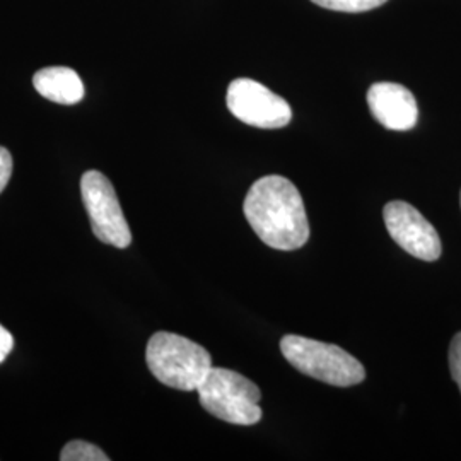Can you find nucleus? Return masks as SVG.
Instances as JSON below:
<instances>
[{"mask_svg":"<svg viewBox=\"0 0 461 461\" xmlns=\"http://www.w3.org/2000/svg\"><path fill=\"white\" fill-rule=\"evenodd\" d=\"M245 217L267 247L293 251L310 240V222L296 185L279 175L251 185L245 198Z\"/></svg>","mask_w":461,"mask_h":461,"instance_id":"nucleus-1","label":"nucleus"},{"mask_svg":"<svg viewBox=\"0 0 461 461\" xmlns=\"http://www.w3.org/2000/svg\"><path fill=\"white\" fill-rule=\"evenodd\" d=\"M146 361L158 381L182 392L197 390L212 367L203 347L169 331H158L149 339Z\"/></svg>","mask_w":461,"mask_h":461,"instance_id":"nucleus-2","label":"nucleus"},{"mask_svg":"<svg viewBox=\"0 0 461 461\" xmlns=\"http://www.w3.org/2000/svg\"><path fill=\"white\" fill-rule=\"evenodd\" d=\"M197 392L202 407L224 422L253 426L264 415L260 409V388L236 371L211 367L198 384Z\"/></svg>","mask_w":461,"mask_h":461,"instance_id":"nucleus-3","label":"nucleus"},{"mask_svg":"<svg viewBox=\"0 0 461 461\" xmlns=\"http://www.w3.org/2000/svg\"><path fill=\"white\" fill-rule=\"evenodd\" d=\"M282 356L299 373L331 386H354L363 383L366 369L354 356L333 344H323L301 335H285L280 340Z\"/></svg>","mask_w":461,"mask_h":461,"instance_id":"nucleus-4","label":"nucleus"},{"mask_svg":"<svg viewBox=\"0 0 461 461\" xmlns=\"http://www.w3.org/2000/svg\"><path fill=\"white\" fill-rule=\"evenodd\" d=\"M81 194L91 230L99 241L115 248L131 247L132 230L112 182L99 171H86L81 178Z\"/></svg>","mask_w":461,"mask_h":461,"instance_id":"nucleus-5","label":"nucleus"},{"mask_svg":"<svg viewBox=\"0 0 461 461\" xmlns=\"http://www.w3.org/2000/svg\"><path fill=\"white\" fill-rule=\"evenodd\" d=\"M226 101L230 113L251 127L282 129L293 118V110L285 99L264 84L247 77L230 84Z\"/></svg>","mask_w":461,"mask_h":461,"instance_id":"nucleus-6","label":"nucleus"},{"mask_svg":"<svg viewBox=\"0 0 461 461\" xmlns=\"http://www.w3.org/2000/svg\"><path fill=\"white\" fill-rule=\"evenodd\" d=\"M383 217L386 230L398 247L424 262H436L443 245L438 230L413 205L393 200L384 205Z\"/></svg>","mask_w":461,"mask_h":461,"instance_id":"nucleus-7","label":"nucleus"},{"mask_svg":"<svg viewBox=\"0 0 461 461\" xmlns=\"http://www.w3.org/2000/svg\"><path fill=\"white\" fill-rule=\"evenodd\" d=\"M367 104L373 116L388 131H411L419 118L417 101L402 84H373L367 91Z\"/></svg>","mask_w":461,"mask_h":461,"instance_id":"nucleus-8","label":"nucleus"},{"mask_svg":"<svg viewBox=\"0 0 461 461\" xmlns=\"http://www.w3.org/2000/svg\"><path fill=\"white\" fill-rule=\"evenodd\" d=\"M34 89L53 103L76 104L84 98V84L68 67H47L34 74Z\"/></svg>","mask_w":461,"mask_h":461,"instance_id":"nucleus-9","label":"nucleus"},{"mask_svg":"<svg viewBox=\"0 0 461 461\" xmlns=\"http://www.w3.org/2000/svg\"><path fill=\"white\" fill-rule=\"evenodd\" d=\"M62 461H108L110 458L104 455L98 446L86 443V441H70L64 446L60 453Z\"/></svg>","mask_w":461,"mask_h":461,"instance_id":"nucleus-10","label":"nucleus"},{"mask_svg":"<svg viewBox=\"0 0 461 461\" xmlns=\"http://www.w3.org/2000/svg\"><path fill=\"white\" fill-rule=\"evenodd\" d=\"M316 5L339 13H364L376 9L386 0H312Z\"/></svg>","mask_w":461,"mask_h":461,"instance_id":"nucleus-11","label":"nucleus"},{"mask_svg":"<svg viewBox=\"0 0 461 461\" xmlns=\"http://www.w3.org/2000/svg\"><path fill=\"white\" fill-rule=\"evenodd\" d=\"M449 369L461 392V331L455 335L449 346Z\"/></svg>","mask_w":461,"mask_h":461,"instance_id":"nucleus-12","label":"nucleus"},{"mask_svg":"<svg viewBox=\"0 0 461 461\" xmlns=\"http://www.w3.org/2000/svg\"><path fill=\"white\" fill-rule=\"evenodd\" d=\"M13 176V156L5 148H0V194Z\"/></svg>","mask_w":461,"mask_h":461,"instance_id":"nucleus-13","label":"nucleus"},{"mask_svg":"<svg viewBox=\"0 0 461 461\" xmlns=\"http://www.w3.org/2000/svg\"><path fill=\"white\" fill-rule=\"evenodd\" d=\"M13 348H14L13 333L0 325V364L7 359V356L13 352Z\"/></svg>","mask_w":461,"mask_h":461,"instance_id":"nucleus-14","label":"nucleus"}]
</instances>
